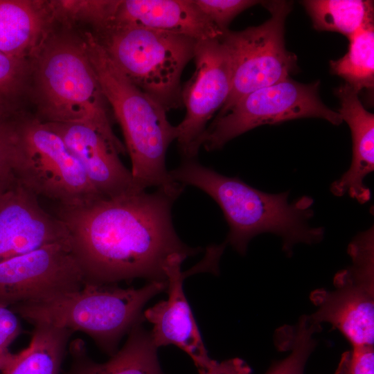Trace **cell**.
<instances>
[{"label": "cell", "mask_w": 374, "mask_h": 374, "mask_svg": "<svg viewBox=\"0 0 374 374\" xmlns=\"http://www.w3.org/2000/svg\"><path fill=\"white\" fill-rule=\"evenodd\" d=\"M184 188L145 190L78 206L59 205L84 284L116 285L136 278L167 280L170 256L199 251L184 243L171 210Z\"/></svg>", "instance_id": "6da1fadb"}, {"label": "cell", "mask_w": 374, "mask_h": 374, "mask_svg": "<svg viewBox=\"0 0 374 374\" xmlns=\"http://www.w3.org/2000/svg\"><path fill=\"white\" fill-rule=\"evenodd\" d=\"M169 175L184 186L201 189L217 203L229 226L226 243L241 254L246 253L250 240L262 233L280 236L283 250L289 256L296 244H312L323 238V228L311 227L308 222L314 215V200L310 197L303 196L290 202L289 192L265 193L195 159L184 160Z\"/></svg>", "instance_id": "7a4b0ae2"}, {"label": "cell", "mask_w": 374, "mask_h": 374, "mask_svg": "<svg viewBox=\"0 0 374 374\" xmlns=\"http://www.w3.org/2000/svg\"><path fill=\"white\" fill-rule=\"evenodd\" d=\"M28 95L42 123H87L119 152L109 105L88 58L81 34L54 30L31 62Z\"/></svg>", "instance_id": "3957f363"}, {"label": "cell", "mask_w": 374, "mask_h": 374, "mask_svg": "<svg viewBox=\"0 0 374 374\" xmlns=\"http://www.w3.org/2000/svg\"><path fill=\"white\" fill-rule=\"evenodd\" d=\"M82 37L103 93L121 127L135 183L143 190L179 187L166 166L167 150L177 134L166 110L124 75L91 31Z\"/></svg>", "instance_id": "277c9868"}, {"label": "cell", "mask_w": 374, "mask_h": 374, "mask_svg": "<svg viewBox=\"0 0 374 374\" xmlns=\"http://www.w3.org/2000/svg\"><path fill=\"white\" fill-rule=\"evenodd\" d=\"M167 285V280L149 281L140 288L85 283L76 292L10 309L33 326L46 323L85 333L112 356L122 337L144 319L145 303Z\"/></svg>", "instance_id": "5b68a950"}, {"label": "cell", "mask_w": 374, "mask_h": 374, "mask_svg": "<svg viewBox=\"0 0 374 374\" xmlns=\"http://www.w3.org/2000/svg\"><path fill=\"white\" fill-rule=\"evenodd\" d=\"M92 33L124 75L166 111L183 105L181 77L197 40L115 22Z\"/></svg>", "instance_id": "8992f818"}, {"label": "cell", "mask_w": 374, "mask_h": 374, "mask_svg": "<svg viewBox=\"0 0 374 374\" xmlns=\"http://www.w3.org/2000/svg\"><path fill=\"white\" fill-rule=\"evenodd\" d=\"M12 172L26 190L59 205L78 206L103 199L62 138L24 112L15 121Z\"/></svg>", "instance_id": "52a82bcc"}, {"label": "cell", "mask_w": 374, "mask_h": 374, "mask_svg": "<svg viewBox=\"0 0 374 374\" xmlns=\"http://www.w3.org/2000/svg\"><path fill=\"white\" fill-rule=\"evenodd\" d=\"M350 266L338 271L332 290L317 289L310 294L315 323H330L353 346L374 342V229L359 233L349 243Z\"/></svg>", "instance_id": "ba28073f"}, {"label": "cell", "mask_w": 374, "mask_h": 374, "mask_svg": "<svg viewBox=\"0 0 374 374\" xmlns=\"http://www.w3.org/2000/svg\"><path fill=\"white\" fill-rule=\"evenodd\" d=\"M271 17L263 24L222 36L232 60L230 92L217 115L229 111L247 94L289 78L296 67V55L285 46L284 28L292 3H264Z\"/></svg>", "instance_id": "9c48e42d"}, {"label": "cell", "mask_w": 374, "mask_h": 374, "mask_svg": "<svg viewBox=\"0 0 374 374\" xmlns=\"http://www.w3.org/2000/svg\"><path fill=\"white\" fill-rule=\"evenodd\" d=\"M319 86V81L303 84L288 78L247 94L229 111L216 116L202 135L201 146L208 151L220 149L256 127L301 118H320L340 125V114L321 100Z\"/></svg>", "instance_id": "30bf717a"}, {"label": "cell", "mask_w": 374, "mask_h": 374, "mask_svg": "<svg viewBox=\"0 0 374 374\" xmlns=\"http://www.w3.org/2000/svg\"><path fill=\"white\" fill-rule=\"evenodd\" d=\"M222 36L197 41L195 70L181 89L186 114L176 126V140L184 160L195 159L208 122L230 92L232 60Z\"/></svg>", "instance_id": "8fae6325"}, {"label": "cell", "mask_w": 374, "mask_h": 374, "mask_svg": "<svg viewBox=\"0 0 374 374\" xmlns=\"http://www.w3.org/2000/svg\"><path fill=\"white\" fill-rule=\"evenodd\" d=\"M69 240L44 245L0 262V305L48 301L82 288Z\"/></svg>", "instance_id": "7c38bea8"}, {"label": "cell", "mask_w": 374, "mask_h": 374, "mask_svg": "<svg viewBox=\"0 0 374 374\" xmlns=\"http://www.w3.org/2000/svg\"><path fill=\"white\" fill-rule=\"evenodd\" d=\"M69 240L63 222L17 181L0 193V262L44 245Z\"/></svg>", "instance_id": "4fadbf2b"}, {"label": "cell", "mask_w": 374, "mask_h": 374, "mask_svg": "<svg viewBox=\"0 0 374 374\" xmlns=\"http://www.w3.org/2000/svg\"><path fill=\"white\" fill-rule=\"evenodd\" d=\"M186 258L179 254L169 258L166 267L168 299L146 310L143 316L152 325L150 333L154 344L157 348L177 346L190 356L199 373L209 368L215 360L208 355L184 292L186 276L181 266Z\"/></svg>", "instance_id": "5bb4252c"}, {"label": "cell", "mask_w": 374, "mask_h": 374, "mask_svg": "<svg viewBox=\"0 0 374 374\" xmlns=\"http://www.w3.org/2000/svg\"><path fill=\"white\" fill-rule=\"evenodd\" d=\"M57 133L82 166L103 199L144 190L135 183L119 152L95 127L87 123H44Z\"/></svg>", "instance_id": "9a60e30c"}, {"label": "cell", "mask_w": 374, "mask_h": 374, "mask_svg": "<svg viewBox=\"0 0 374 374\" xmlns=\"http://www.w3.org/2000/svg\"><path fill=\"white\" fill-rule=\"evenodd\" d=\"M114 22L182 35L197 41L217 38L226 32L217 29L194 0H119Z\"/></svg>", "instance_id": "2e32d148"}, {"label": "cell", "mask_w": 374, "mask_h": 374, "mask_svg": "<svg viewBox=\"0 0 374 374\" xmlns=\"http://www.w3.org/2000/svg\"><path fill=\"white\" fill-rule=\"evenodd\" d=\"M55 25L49 0H0V51L31 63Z\"/></svg>", "instance_id": "e0dca14e"}, {"label": "cell", "mask_w": 374, "mask_h": 374, "mask_svg": "<svg viewBox=\"0 0 374 374\" xmlns=\"http://www.w3.org/2000/svg\"><path fill=\"white\" fill-rule=\"evenodd\" d=\"M141 323L130 330L123 347L104 363L96 362L88 356L82 339L72 341L69 344L72 362L66 374H164L158 359V348Z\"/></svg>", "instance_id": "ac0fdd59"}, {"label": "cell", "mask_w": 374, "mask_h": 374, "mask_svg": "<svg viewBox=\"0 0 374 374\" xmlns=\"http://www.w3.org/2000/svg\"><path fill=\"white\" fill-rule=\"evenodd\" d=\"M73 333L46 323L34 325L28 346L0 374H60Z\"/></svg>", "instance_id": "d6986e66"}, {"label": "cell", "mask_w": 374, "mask_h": 374, "mask_svg": "<svg viewBox=\"0 0 374 374\" xmlns=\"http://www.w3.org/2000/svg\"><path fill=\"white\" fill-rule=\"evenodd\" d=\"M303 5L317 30L337 32L348 37L373 24V1L308 0Z\"/></svg>", "instance_id": "ffe728a7"}, {"label": "cell", "mask_w": 374, "mask_h": 374, "mask_svg": "<svg viewBox=\"0 0 374 374\" xmlns=\"http://www.w3.org/2000/svg\"><path fill=\"white\" fill-rule=\"evenodd\" d=\"M348 50L341 58L330 61L332 72L346 80L358 93L374 86V26H364L348 37Z\"/></svg>", "instance_id": "44dd1931"}, {"label": "cell", "mask_w": 374, "mask_h": 374, "mask_svg": "<svg viewBox=\"0 0 374 374\" xmlns=\"http://www.w3.org/2000/svg\"><path fill=\"white\" fill-rule=\"evenodd\" d=\"M320 330L321 325L309 315L302 316L294 327L282 328L276 337L277 346L290 353L265 374H304L306 362L317 344L314 335Z\"/></svg>", "instance_id": "7402d4cb"}, {"label": "cell", "mask_w": 374, "mask_h": 374, "mask_svg": "<svg viewBox=\"0 0 374 374\" xmlns=\"http://www.w3.org/2000/svg\"><path fill=\"white\" fill-rule=\"evenodd\" d=\"M118 0H49L56 24L71 29L75 24H84L98 32L114 19Z\"/></svg>", "instance_id": "603a6c76"}, {"label": "cell", "mask_w": 374, "mask_h": 374, "mask_svg": "<svg viewBox=\"0 0 374 374\" xmlns=\"http://www.w3.org/2000/svg\"><path fill=\"white\" fill-rule=\"evenodd\" d=\"M31 63L0 51V108L22 111L20 105L28 95Z\"/></svg>", "instance_id": "cb8c5ba5"}, {"label": "cell", "mask_w": 374, "mask_h": 374, "mask_svg": "<svg viewBox=\"0 0 374 374\" xmlns=\"http://www.w3.org/2000/svg\"><path fill=\"white\" fill-rule=\"evenodd\" d=\"M0 108V193L16 181L12 172L15 127L17 116Z\"/></svg>", "instance_id": "d4e9b609"}, {"label": "cell", "mask_w": 374, "mask_h": 374, "mask_svg": "<svg viewBox=\"0 0 374 374\" xmlns=\"http://www.w3.org/2000/svg\"><path fill=\"white\" fill-rule=\"evenodd\" d=\"M207 19L220 31L226 32L231 21L244 10L260 3L253 0H194Z\"/></svg>", "instance_id": "484cf974"}, {"label": "cell", "mask_w": 374, "mask_h": 374, "mask_svg": "<svg viewBox=\"0 0 374 374\" xmlns=\"http://www.w3.org/2000/svg\"><path fill=\"white\" fill-rule=\"evenodd\" d=\"M335 374H374L373 345L353 346L344 353Z\"/></svg>", "instance_id": "4316f807"}, {"label": "cell", "mask_w": 374, "mask_h": 374, "mask_svg": "<svg viewBox=\"0 0 374 374\" xmlns=\"http://www.w3.org/2000/svg\"><path fill=\"white\" fill-rule=\"evenodd\" d=\"M21 332V325L16 314L9 308L0 305V348L9 346Z\"/></svg>", "instance_id": "83f0119b"}, {"label": "cell", "mask_w": 374, "mask_h": 374, "mask_svg": "<svg viewBox=\"0 0 374 374\" xmlns=\"http://www.w3.org/2000/svg\"><path fill=\"white\" fill-rule=\"evenodd\" d=\"M251 367L242 359L231 358L218 362L215 360L207 369L199 374H251Z\"/></svg>", "instance_id": "f1b7e54d"}, {"label": "cell", "mask_w": 374, "mask_h": 374, "mask_svg": "<svg viewBox=\"0 0 374 374\" xmlns=\"http://www.w3.org/2000/svg\"><path fill=\"white\" fill-rule=\"evenodd\" d=\"M18 353H12L8 349L0 348V373L8 368L17 358Z\"/></svg>", "instance_id": "f546056e"}]
</instances>
